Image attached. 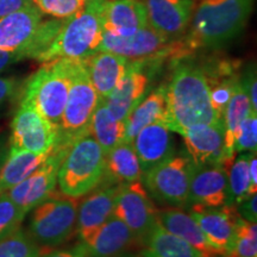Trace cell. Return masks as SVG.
I'll return each mask as SVG.
<instances>
[{
	"instance_id": "22",
	"label": "cell",
	"mask_w": 257,
	"mask_h": 257,
	"mask_svg": "<svg viewBox=\"0 0 257 257\" xmlns=\"http://www.w3.org/2000/svg\"><path fill=\"white\" fill-rule=\"evenodd\" d=\"M43 14L34 4L0 19V49L21 51L28 46Z\"/></svg>"
},
{
	"instance_id": "42",
	"label": "cell",
	"mask_w": 257,
	"mask_h": 257,
	"mask_svg": "<svg viewBox=\"0 0 257 257\" xmlns=\"http://www.w3.org/2000/svg\"><path fill=\"white\" fill-rule=\"evenodd\" d=\"M17 86L18 81L15 78H0V105L11 98Z\"/></svg>"
},
{
	"instance_id": "8",
	"label": "cell",
	"mask_w": 257,
	"mask_h": 257,
	"mask_svg": "<svg viewBox=\"0 0 257 257\" xmlns=\"http://www.w3.org/2000/svg\"><path fill=\"white\" fill-rule=\"evenodd\" d=\"M79 200L74 198H48L34 208L29 234L40 246L54 248L75 232Z\"/></svg>"
},
{
	"instance_id": "25",
	"label": "cell",
	"mask_w": 257,
	"mask_h": 257,
	"mask_svg": "<svg viewBox=\"0 0 257 257\" xmlns=\"http://www.w3.org/2000/svg\"><path fill=\"white\" fill-rule=\"evenodd\" d=\"M104 178L111 185L142 181L143 170L133 142H121L105 154Z\"/></svg>"
},
{
	"instance_id": "40",
	"label": "cell",
	"mask_w": 257,
	"mask_h": 257,
	"mask_svg": "<svg viewBox=\"0 0 257 257\" xmlns=\"http://www.w3.org/2000/svg\"><path fill=\"white\" fill-rule=\"evenodd\" d=\"M256 202H257V194L250 195L243 200L237 206V212L244 219L257 223V210H256Z\"/></svg>"
},
{
	"instance_id": "7",
	"label": "cell",
	"mask_w": 257,
	"mask_h": 257,
	"mask_svg": "<svg viewBox=\"0 0 257 257\" xmlns=\"http://www.w3.org/2000/svg\"><path fill=\"white\" fill-rule=\"evenodd\" d=\"M191 157L173 154L148 169L142 182L154 200L170 207L185 208L189 204V186L193 174Z\"/></svg>"
},
{
	"instance_id": "35",
	"label": "cell",
	"mask_w": 257,
	"mask_h": 257,
	"mask_svg": "<svg viewBox=\"0 0 257 257\" xmlns=\"http://www.w3.org/2000/svg\"><path fill=\"white\" fill-rule=\"evenodd\" d=\"M25 218L8 193L0 194V239L21 227Z\"/></svg>"
},
{
	"instance_id": "20",
	"label": "cell",
	"mask_w": 257,
	"mask_h": 257,
	"mask_svg": "<svg viewBox=\"0 0 257 257\" xmlns=\"http://www.w3.org/2000/svg\"><path fill=\"white\" fill-rule=\"evenodd\" d=\"M102 30L114 36H130L148 25L142 0H105L101 11Z\"/></svg>"
},
{
	"instance_id": "37",
	"label": "cell",
	"mask_w": 257,
	"mask_h": 257,
	"mask_svg": "<svg viewBox=\"0 0 257 257\" xmlns=\"http://www.w3.org/2000/svg\"><path fill=\"white\" fill-rule=\"evenodd\" d=\"M257 149V113L250 112L240 123L234 140V153H251Z\"/></svg>"
},
{
	"instance_id": "21",
	"label": "cell",
	"mask_w": 257,
	"mask_h": 257,
	"mask_svg": "<svg viewBox=\"0 0 257 257\" xmlns=\"http://www.w3.org/2000/svg\"><path fill=\"white\" fill-rule=\"evenodd\" d=\"M133 146L140 160L143 174L175 153L173 131L162 121L144 126L134 138Z\"/></svg>"
},
{
	"instance_id": "19",
	"label": "cell",
	"mask_w": 257,
	"mask_h": 257,
	"mask_svg": "<svg viewBox=\"0 0 257 257\" xmlns=\"http://www.w3.org/2000/svg\"><path fill=\"white\" fill-rule=\"evenodd\" d=\"M119 185L95 187L79 204L75 233L80 242L85 240L96 229L113 216L114 199Z\"/></svg>"
},
{
	"instance_id": "47",
	"label": "cell",
	"mask_w": 257,
	"mask_h": 257,
	"mask_svg": "<svg viewBox=\"0 0 257 257\" xmlns=\"http://www.w3.org/2000/svg\"><path fill=\"white\" fill-rule=\"evenodd\" d=\"M0 167H2V166H0Z\"/></svg>"
},
{
	"instance_id": "39",
	"label": "cell",
	"mask_w": 257,
	"mask_h": 257,
	"mask_svg": "<svg viewBox=\"0 0 257 257\" xmlns=\"http://www.w3.org/2000/svg\"><path fill=\"white\" fill-rule=\"evenodd\" d=\"M244 89H245L246 94H248L250 105H251V110L257 112V80H256V69L249 68L246 73L244 74L243 79H240Z\"/></svg>"
},
{
	"instance_id": "44",
	"label": "cell",
	"mask_w": 257,
	"mask_h": 257,
	"mask_svg": "<svg viewBox=\"0 0 257 257\" xmlns=\"http://www.w3.org/2000/svg\"><path fill=\"white\" fill-rule=\"evenodd\" d=\"M40 257H85L82 251V248L80 244L73 246L69 249H62V250H54V251L46 252Z\"/></svg>"
},
{
	"instance_id": "4",
	"label": "cell",
	"mask_w": 257,
	"mask_h": 257,
	"mask_svg": "<svg viewBox=\"0 0 257 257\" xmlns=\"http://www.w3.org/2000/svg\"><path fill=\"white\" fill-rule=\"evenodd\" d=\"M105 153L89 133L76 138L61 160L57 185L63 197L79 199L100 185Z\"/></svg>"
},
{
	"instance_id": "10",
	"label": "cell",
	"mask_w": 257,
	"mask_h": 257,
	"mask_svg": "<svg viewBox=\"0 0 257 257\" xmlns=\"http://www.w3.org/2000/svg\"><path fill=\"white\" fill-rule=\"evenodd\" d=\"M59 142V128L22 100L11 123V148L48 154Z\"/></svg>"
},
{
	"instance_id": "30",
	"label": "cell",
	"mask_w": 257,
	"mask_h": 257,
	"mask_svg": "<svg viewBox=\"0 0 257 257\" xmlns=\"http://www.w3.org/2000/svg\"><path fill=\"white\" fill-rule=\"evenodd\" d=\"M251 111V105H250L248 94H246L245 89H244L242 82H240V79H238L236 86H234L232 95H231L223 113L224 143L226 160L236 156L234 155L236 154L234 153V140H236L237 131H238L239 125L244 118Z\"/></svg>"
},
{
	"instance_id": "45",
	"label": "cell",
	"mask_w": 257,
	"mask_h": 257,
	"mask_svg": "<svg viewBox=\"0 0 257 257\" xmlns=\"http://www.w3.org/2000/svg\"><path fill=\"white\" fill-rule=\"evenodd\" d=\"M249 176H250V193H257V156L256 152L250 153L249 159Z\"/></svg>"
},
{
	"instance_id": "11",
	"label": "cell",
	"mask_w": 257,
	"mask_h": 257,
	"mask_svg": "<svg viewBox=\"0 0 257 257\" xmlns=\"http://www.w3.org/2000/svg\"><path fill=\"white\" fill-rule=\"evenodd\" d=\"M67 150L54 148L49 157L32 174L6 192L25 216L53 195L61 160Z\"/></svg>"
},
{
	"instance_id": "28",
	"label": "cell",
	"mask_w": 257,
	"mask_h": 257,
	"mask_svg": "<svg viewBox=\"0 0 257 257\" xmlns=\"http://www.w3.org/2000/svg\"><path fill=\"white\" fill-rule=\"evenodd\" d=\"M144 257H202L187 242L170 233L159 221L142 243Z\"/></svg>"
},
{
	"instance_id": "34",
	"label": "cell",
	"mask_w": 257,
	"mask_h": 257,
	"mask_svg": "<svg viewBox=\"0 0 257 257\" xmlns=\"http://www.w3.org/2000/svg\"><path fill=\"white\" fill-rule=\"evenodd\" d=\"M229 257H257V223L238 217L233 248Z\"/></svg>"
},
{
	"instance_id": "36",
	"label": "cell",
	"mask_w": 257,
	"mask_h": 257,
	"mask_svg": "<svg viewBox=\"0 0 257 257\" xmlns=\"http://www.w3.org/2000/svg\"><path fill=\"white\" fill-rule=\"evenodd\" d=\"M88 0H32V4L42 14L53 16L54 18L67 19L78 14Z\"/></svg>"
},
{
	"instance_id": "38",
	"label": "cell",
	"mask_w": 257,
	"mask_h": 257,
	"mask_svg": "<svg viewBox=\"0 0 257 257\" xmlns=\"http://www.w3.org/2000/svg\"><path fill=\"white\" fill-rule=\"evenodd\" d=\"M237 81L238 79L236 76H220V79L216 80L214 82L207 81L210 86L212 106L221 119H223L224 110L232 95Z\"/></svg>"
},
{
	"instance_id": "29",
	"label": "cell",
	"mask_w": 257,
	"mask_h": 257,
	"mask_svg": "<svg viewBox=\"0 0 257 257\" xmlns=\"http://www.w3.org/2000/svg\"><path fill=\"white\" fill-rule=\"evenodd\" d=\"M88 133L101 147L105 154L113 149L115 146L124 142L125 125L123 120L117 119L102 99L93 112L88 125Z\"/></svg>"
},
{
	"instance_id": "12",
	"label": "cell",
	"mask_w": 257,
	"mask_h": 257,
	"mask_svg": "<svg viewBox=\"0 0 257 257\" xmlns=\"http://www.w3.org/2000/svg\"><path fill=\"white\" fill-rule=\"evenodd\" d=\"M172 43L148 24L134 35L124 37L104 31L99 50L117 54L127 61H146L168 55Z\"/></svg>"
},
{
	"instance_id": "43",
	"label": "cell",
	"mask_w": 257,
	"mask_h": 257,
	"mask_svg": "<svg viewBox=\"0 0 257 257\" xmlns=\"http://www.w3.org/2000/svg\"><path fill=\"white\" fill-rule=\"evenodd\" d=\"M23 59L24 56L21 51L0 49V73L6 68H9L11 64L18 62V61Z\"/></svg>"
},
{
	"instance_id": "31",
	"label": "cell",
	"mask_w": 257,
	"mask_h": 257,
	"mask_svg": "<svg viewBox=\"0 0 257 257\" xmlns=\"http://www.w3.org/2000/svg\"><path fill=\"white\" fill-rule=\"evenodd\" d=\"M249 159L250 153H243L227 168L229 179V204L233 206L238 205L246 198L252 195L250 193V176H249Z\"/></svg>"
},
{
	"instance_id": "41",
	"label": "cell",
	"mask_w": 257,
	"mask_h": 257,
	"mask_svg": "<svg viewBox=\"0 0 257 257\" xmlns=\"http://www.w3.org/2000/svg\"><path fill=\"white\" fill-rule=\"evenodd\" d=\"M30 5H32V0H0V19Z\"/></svg>"
},
{
	"instance_id": "17",
	"label": "cell",
	"mask_w": 257,
	"mask_h": 257,
	"mask_svg": "<svg viewBox=\"0 0 257 257\" xmlns=\"http://www.w3.org/2000/svg\"><path fill=\"white\" fill-rule=\"evenodd\" d=\"M149 80L146 72V61L127 63L123 79L110 94L102 99L117 119L124 121L131 111L146 98Z\"/></svg>"
},
{
	"instance_id": "9",
	"label": "cell",
	"mask_w": 257,
	"mask_h": 257,
	"mask_svg": "<svg viewBox=\"0 0 257 257\" xmlns=\"http://www.w3.org/2000/svg\"><path fill=\"white\" fill-rule=\"evenodd\" d=\"M113 216L126 225L141 244L153 229L159 210L142 181L119 185L114 199Z\"/></svg>"
},
{
	"instance_id": "3",
	"label": "cell",
	"mask_w": 257,
	"mask_h": 257,
	"mask_svg": "<svg viewBox=\"0 0 257 257\" xmlns=\"http://www.w3.org/2000/svg\"><path fill=\"white\" fill-rule=\"evenodd\" d=\"M105 0H88L78 14L68 18L55 40L37 57L40 62L53 60H85L99 51L102 38L101 11Z\"/></svg>"
},
{
	"instance_id": "1",
	"label": "cell",
	"mask_w": 257,
	"mask_h": 257,
	"mask_svg": "<svg viewBox=\"0 0 257 257\" xmlns=\"http://www.w3.org/2000/svg\"><path fill=\"white\" fill-rule=\"evenodd\" d=\"M253 0H201L194 8L185 41L175 42L174 56L200 48H219L244 30Z\"/></svg>"
},
{
	"instance_id": "23",
	"label": "cell",
	"mask_w": 257,
	"mask_h": 257,
	"mask_svg": "<svg viewBox=\"0 0 257 257\" xmlns=\"http://www.w3.org/2000/svg\"><path fill=\"white\" fill-rule=\"evenodd\" d=\"M157 220L167 231L187 242L202 257H223L207 242L197 221L181 208L169 207L159 211Z\"/></svg>"
},
{
	"instance_id": "18",
	"label": "cell",
	"mask_w": 257,
	"mask_h": 257,
	"mask_svg": "<svg viewBox=\"0 0 257 257\" xmlns=\"http://www.w3.org/2000/svg\"><path fill=\"white\" fill-rule=\"evenodd\" d=\"M135 243L137 240L131 230L112 216L80 245L85 257H121Z\"/></svg>"
},
{
	"instance_id": "5",
	"label": "cell",
	"mask_w": 257,
	"mask_h": 257,
	"mask_svg": "<svg viewBox=\"0 0 257 257\" xmlns=\"http://www.w3.org/2000/svg\"><path fill=\"white\" fill-rule=\"evenodd\" d=\"M68 98L59 127L57 148L68 149L76 138L88 133L92 114L100 98L89 78L85 60H69Z\"/></svg>"
},
{
	"instance_id": "32",
	"label": "cell",
	"mask_w": 257,
	"mask_h": 257,
	"mask_svg": "<svg viewBox=\"0 0 257 257\" xmlns=\"http://www.w3.org/2000/svg\"><path fill=\"white\" fill-rule=\"evenodd\" d=\"M67 19L57 18L47 22H41V24L38 25L37 30L35 32L34 36H32L31 41L22 50L24 59L37 60V57L50 47V44L55 40V37L57 36L61 29H62Z\"/></svg>"
},
{
	"instance_id": "46",
	"label": "cell",
	"mask_w": 257,
	"mask_h": 257,
	"mask_svg": "<svg viewBox=\"0 0 257 257\" xmlns=\"http://www.w3.org/2000/svg\"><path fill=\"white\" fill-rule=\"evenodd\" d=\"M121 257H144L142 253H125Z\"/></svg>"
},
{
	"instance_id": "16",
	"label": "cell",
	"mask_w": 257,
	"mask_h": 257,
	"mask_svg": "<svg viewBox=\"0 0 257 257\" xmlns=\"http://www.w3.org/2000/svg\"><path fill=\"white\" fill-rule=\"evenodd\" d=\"M180 136L184 138L187 155L194 167L223 165L226 160L223 121L195 125L186 128Z\"/></svg>"
},
{
	"instance_id": "33",
	"label": "cell",
	"mask_w": 257,
	"mask_h": 257,
	"mask_svg": "<svg viewBox=\"0 0 257 257\" xmlns=\"http://www.w3.org/2000/svg\"><path fill=\"white\" fill-rule=\"evenodd\" d=\"M41 246L19 227L0 239V257H40Z\"/></svg>"
},
{
	"instance_id": "15",
	"label": "cell",
	"mask_w": 257,
	"mask_h": 257,
	"mask_svg": "<svg viewBox=\"0 0 257 257\" xmlns=\"http://www.w3.org/2000/svg\"><path fill=\"white\" fill-rule=\"evenodd\" d=\"M148 24L169 42L184 36L188 29L195 0H142Z\"/></svg>"
},
{
	"instance_id": "2",
	"label": "cell",
	"mask_w": 257,
	"mask_h": 257,
	"mask_svg": "<svg viewBox=\"0 0 257 257\" xmlns=\"http://www.w3.org/2000/svg\"><path fill=\"white\" fill-rule=\"evenodd\" d=\"M167 121L173 133L200 124L223 121L212 106L204 70L192 63H179L166 86Z\"/></svg>"
},
{
	"instance_id": "6",
	"label": "cell",
	"mask_w": 257,
	"mask_h": 257,
	"mask_svg": "<svg viewBox=\"0 0 257 257\" xmlns=\"http://www.w3.org/2000/svg\"><path fill=\"white\" fill-rule=\"evenodd\" d=\"M69 81V60L44 62L28 80L23 101L36 108L38 113L59 128L68 98Z\"/></svg>"
},
{
	"instance_id": "27",
	"label": "cell",
	"mask_w": 257,
	"mask_h": 257,
	"mask_svg": "<svg viewBox=\"0 0 257 257\" xmlns=\"http://www.w3.org/2000/svg\"><path fill=\"white\" fill-rule=\"evenodd\" d=\"M51 153L36 154L11 148L4 165L0 167V194L27 179L49 157Z\"/></svg>"
},
{
	"instance_id": "24",
	"label": "cell",
	"mask_w": 257,
	"mask_h": 257,
	"mask_svg": "<svg viewBox=\"0 0 257 257\" xmlns=\"http://www.w3.org/2000/svg\"><path fill=\"white\" fill-rule=\"evenodd\" d=\"M85 63L99 98L105 99L123 79L128 61L117 54L99 50L85 59Z\"/></svg>"
},
{
	"instance_id": "26",
	"label": "cell",
	"mask_w": 257,
	"mask_h": 257,
	"mask_svg": "<svg viewBox=\"0 0 257 257\" xmlns=\"http://www.w3.org/2000/svg\"><path fill=\"white\" fill-rule=\"evenodd\" d=\"M167 121L166 86L162 85L150 93L125 118L124 142H133L136 135L147 125Z\"/></svg>"
},
{
	"instance_id": "14",
	"label": "cell",
	"mask_w": 257,
	"mask_h": 257,
	"mask_svg": "<svg viewBox=\"0 0 257 257\" xmlns=\"http://www.w3.org/2000/svg\"><path fill=\"white\" fill-rule=\"evenodd\" d=\"M197 221L207 242L219 252L220 256L229 257L232 251L236 224L239 214L233 205L220 207H191L189 212Z\"/></svg>"
},
{
	"instance_id": "13",
	"label": "cell",
	"mask_w": 257,
	"mask_h": 257,
	"mask_svg": "<svg viewBox=\"0 0 257 257\" xmlns=\"http://www.w3.org/2000/svg\"><path fill=\"white\" fill-rule=\"evenodd\" d=\"M234 157L224 161L223 165L194 167L189 186L188 206L220 207L229 204L227 168Z\"/></svg>"
}]
</instances>
